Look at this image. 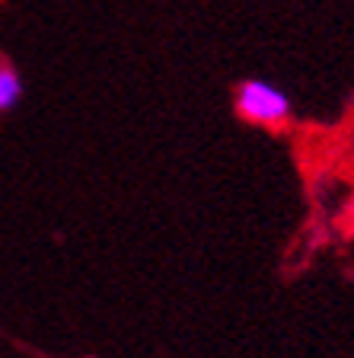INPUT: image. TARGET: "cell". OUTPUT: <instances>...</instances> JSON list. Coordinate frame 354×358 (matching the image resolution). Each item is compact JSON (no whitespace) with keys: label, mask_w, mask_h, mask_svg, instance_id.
<instances>
[{"label":"cell","mask_w":354,"mask_h":358,"mask_svg":"<svg viewBox=\"0 0 354 358\" xmlns=\"http://www.w3.org/2000/svg\"><path fill=\"white\" fill-rule=\"evenodd\" d=\"M236 112L252 125L278 128L290 119V96L268 80H243L236 87Z\"/></svg>","instance_id":"obj_1"},{"label":"cell","mask_w":354,"mask_h":358,"mask_svg":"<svg viewBox=\"0 0 354 358\" xmlns=\"http://www.w3.org/2000/svg\"><path fill=\"white\" fill-rule=\"evenodd\" d=\"M22 99V77L10 64H0V112L16 109Z\"/></svg>","instance_id":"obj_2"}]
</instances>
